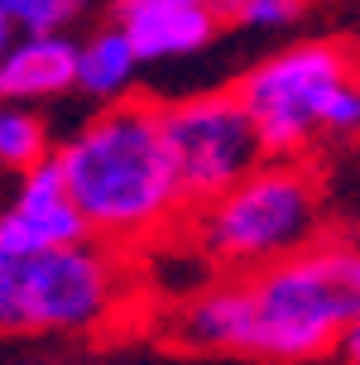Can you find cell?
I'll use <instances>...</instances> for the list:
<instances>
[{"instance_id":"cell-5","label":"cell","mask_w":360,"mask_h":365,"mask_svg":"<svg viewBox=\"0 0 360 365\" xmlns=\"http://www.w3.org/2000/svg\"><path fill=\"white\" fill-rule=\"evenodd\" d=\"M351 77L356 63L336 43H293L284 53L254 63L235 82V91L254 115L269 159H293L317 135H326V115Z\"/></svg>"},{"instance_id":"cell-9","label":"cell","mask_w":360,"mask_h":365,"mask_svg":"<svg viewBox=\"0 0 360 365\" xmlns=\"http://www.w3.org/2000/svg\"><path fill=\"white\" fill-rule=\"evenodd\" d=\"M82 43H72L63 29L48 34H19L0 58V96L5 101H43L77 87Z\"/></svg>"},{"instance_id":"cell-11","label":"cell","mask_w":360,"mask_h":365,"mask_svg":"<svg viewBox=\"0 0 360 365\" xmlns=\"http://www.w3.org/2000/svg\"><path fill=\"white\" fill-rule=\"evenodd\" d=\"M38 159H48V130H43V120L29 115V110H19V106H10L0 115V164L24 173Z\"/></svg>"},{"instance_id":"cell-12","label":"cell","mask_w":360,"mask_h":365,"mask_svg":"<svg viewBox=\"0 0 360 365\" xmlns=\"http://www.w3.org/2000/svg\"><path fill=\"white\" fill-rule=\"evenodd\" d=\"M82 10H87V0H0V19L10 29H19V34L68 29Z\"/></svg>"},{"instance_id":"cell-1","label":"cell","mask_w":360,"mask_h":365,"mask_svg":"<svg viewBox=\"0 0 360 365\" xmlns=\"http://www.w3.org/2000/svg\"><path fill=\"white\" fill-rule=\"evenodd\" d=\"M360 322V245H307L197 293L173 322L192 351H245L264 361H312Z\"/></svg>"},{"instance_id":"cell-2","label":"cell","mask_w":360,"mask_h":365,"mask_svg":"<svg viewBox=\"0 0 360 365\" xmlns=\"http://www.w3.org/2000/svg\"><path fill=\"white\" fill-rule=\"evenodd\" d=\"M58 164L91 236L140 240L178 217L182 197L178 159L163 130V106L115 101L58 149Z\"/></svg>"},{"instance_id":"cell-4","label":"cell","mask_w":360,"mask_h":365,"mask_svg":"<svg viewBox=\"0 0 360 365\" xmlns=\"http://www.w3.org/2000/svg\"><path fill=\"white\" fill-rule=\"evenodd\" d=\"M115 303V264L101 245H48L0 255V327L10 336L91 331Z\"/></svg>"},{"instance_id":"cell-13","label":"cell","mask_w":360,"mask_h":365,"mask_svg":"<svg viewBox=\"0 0 360 365\" xmlns=\"http://www.w3.org/2000/svg\"><path fill=\"white\" fill-rule=\"evenodd\" d=\"M303 15V0H245L240 24L245 29H284Z\"/></svg>"},{"instance_id":"cell-6","label":"cell","mask_w":360,"mask_h":365,"mask_svg":"<svg viewBox=\"0 0 360 365\" xmlns=\"http://www.w3.org/2000/svg\"><path fill=\"white\" fill-rule=\"evenodd\" d=\"M163 130L178 159L187 207H207L269 159L240 91H207L178 106H163Z\"/></svg>"},{"instance_id":"cell-14","label":"cell","mask_w":360,"mask_h":365,"mask_svg":"<svg viewBox=\"0 0 360 365\" xmlns=\"http://www.w3.org/2000/svg\"><path fill=\"white\" fill-rule=\"evenodd\" d=\"M341 356L346 365H360V322H351V331L341 336Z\"/></svg>"},{"instance_id":"cell-3","label":"cell","mask_w":360,"mask_h":365,"mask_svg":"<svg viewBox=\"0 0 360 365\" xmlns=\"http://www.w3.org/2000/svg\"><path fill=\"white\" fill-rule=\"evenodd\" d=\"M317 231H322V192L317 178L293 159H264L250 178L197 207L202 250L235 274L298 255L317 240Z\"/></svg>"},{"instance_id":"cell-7","label":"cell","mask_w":360,"mask_h":365,"mask_svg":"<svg viewBox=\"0 0 360 365\" xmlns=\"http://www.w3.org/2000/svg\"><path fill=\"white\" fill-rule=\"evenodd\" d=\"M91 236V221L68 187V173L58 164V154L38 159L34 168L19 173L15 202L0 217V255H29L48 245H77Z\"/></svg>"},{"instance_id":"cell-8","label":"cell","mask_w":360,"mask_h":365,"mask_svg":"<svg viewBox=\"0 0 360 365\" xmlns=\"http://www.w3.org/2000/svg\"><path fill=\"white\" fill-rule=\"evenodd\" d=\"M245 0H115L110 19L130 34L144 63L207 48L221 24H240Z\"/></svg>"},{"instance_id":"cell-10","label":"cell","mask_w":360,"mask_h":365,"mask_svg":"<svg viewBox=\"0 0 360 365\" xmlns=\"http://www.w3.org/2000/svg\"><path fill=\"white\" fill-rule=\"evenodd\" d=\"M140 48L130 43V34L110 19L106 29H96V34L82 43V68H77V91H87L96 101H110V96H120V91L135 82L140 73Z\"/></svg>"}]
</instances>
